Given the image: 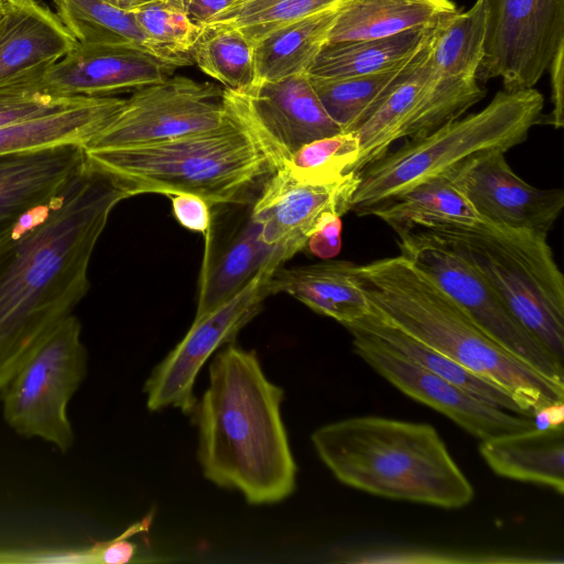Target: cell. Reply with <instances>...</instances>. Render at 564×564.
Returning <instances> with one entry per match:
<instances>
[{"mask_svg": "<svg viewBox=\"0 0 564 564\" xmlns=\"http://www.w3.org/2000/svg\"><path fill=\"white\" fill-rule=\"evenodd\" d=\"M351 272L371 307L411 336L508 391L529 416L564 401V387L492 340L403 256L354 263Z\"/></svg>", "mask_w": 564, "mask_h": 564, "instance_id": "3", "label": "cell"}, {"mask_svg": "<svg viewBox=\"0 0 564 564\" xmlns=\"http://www.w3.org/2000/svg\"><path fill=\"white\" fill-rule=\"evenodd\" d=\"M191 55L228 90L246 93L256 83L254 44L237 29L204 28Z\"/></svg>", "mask_w": 564, "mask_h": 564, "instance_id": "32", "label": "cell"}, {"mask_svg": "<svg viewBox=\"0 0 564 564\" xmlns=\"http://www.w3.org/2000/svg\"><path fill=\"white\" fill-rule=\"evenodd\" d=\"M455 11L452 0H343L327 43L378 39L427 28Z\"/></svg>", "mask_w": 564, "mask_h": 564, "instance_id": "25", "label": "cell"}, {"mask_svg": "<svg viewBox=\"0 0 564 564\" xmlns=\"http://www.w3.org/2000/svg\"><path fill=\"white\" fill-rule=\"evenodd\" d=\"M343 0H238L204 28L239 30L252 44L273 31L337 8Z\"/></svg>", "mask_w": 564, "mask_h": 564, "instance_id": "33", "label": "cell"}, {"mask_svg": "<svg viewBox=\"0 0 564 564\" xmlns=\"http://www.w3.org/2000/svg\"><path fill=\"white\" fill-rule=\"evenodd\" d=\"M82 326L70 314L34 348L1 399L7 423L25 437H40L67 451L74 442L67 405L79 388L87 355Z\"/></svg>", "mask_w": 564, "mask_h": 564, "instance_id": "8", "label": "cell"}, {"mask_svg": "<svg viewBox=\"0 0 564 564\" xmlns=\"http://www.w3.org/2000/svg\"><path fill=\"white\" fill-rule=\"evenodd\" d=\"M234 118L228 126L209 132L85 151L87 159L130 197L191 193L210 206L243 203L249 191L274 169L249 131Z\"/></svg>", "mask_w": 564, "mask_h": 564, "instance_id": "5", "label": "cell"}, {"mask_svg": "<svg viewBox=\"0 0 564 564\" xmlns=\"http://www.w3.org/2000/svg\"><path fill=\"white\" fill-rule=\"evenodd\" d=\"M77 41L37 0H4L0 19V86L44 70Z\"/></svg>", "mask_w": 564, "mask_h": 564, "instance_id": "20", "label": "cell"}, {"mask_svg": "<svg viewBox=\"0 0 564 564\" xmlns=\"http://www.w3.org/2000/svg\"><path fill=\"white\" fill-rule=\"evenodd\" d=\"M234 119L224 99V88L185 76H171L124 99L121 108L84 148L154 143L218 130Z\"/></svg>", "mask_w": 564, "mask_h": 564, "instance_id": "10", "label": "cell"}, {"mask_svg": "<svg viewBox=\"0 0 564 564\" xmlns=\"http://www.w3.org/2000/svg\"><path fill=\"white\" fill-rule=\"evenodd\" d=\"M341 216L336 213L325 214L311 234L306 247L321 258L330 259L340 250Z\"/></svg>", "mask_w": 564, "mask_h": 564, "instance_id": "40", "label": "cell"}, {"mask_svg": "<svg viewBox=\"0 0 564 564\" xmlns=\"http://www.w3.org/2000/svg\"><path fill=\"white\" fill-rule=\"evenodd\" d=\"M358 154V139L352 131H343L302 145L282 170L300 182L330 184L351 171Z\"/></svg>", "mask_w": 564, "mask_h": 564, "instance_id": "35", "label": "cell"}, {"mask_svg": "<svg viewBox=\"0 0 564 564\" xmlns=\"http://www.w3.org/2000/svg\"><path fill=\"white\" fill-rule=\"evenodd\" d=\"M345 328H356L371 334L400 355L477 398L509 412L529 416L508 391L470 372L447 356L411 336L373 307L366 316L346 325Z\"/></svg>", "mask_w": 564, "mask_h": 564, "instance_id": "26", "label": "cell"}, {"mask_svg": "<svg viewBox=\"0 0 564 564\" xmlns=\"http://www.w3.org/2000/svg\"><path fill=\"white\" fill-rule=\"evenodd\" d=\"M111 4L119 7L124 10H133L144 3L154 1V0H106Z\"/></svg>", "mask_w": 564, "mask_h": 564, "instance_id": "44", "label": "cell"}, {"mask_svg": "<svg viewBox=\"0 0 564 564\" xmlns=\"http://www.w3.org/2000/svg\"><path fill=\"white\" fill-rule=\"evenodd\" d=\"M3 4H4V0H0V19L2 15V11H3Z\"/></svg>", "mask_w": 564, "mask_h": 564, "instance_id": "45", "label": "cell"}, {"mask_svg": "<svg viewBox=\"0 0 564 564\" xmlns=\"http://www.w3.org/2000/svg\"><path fill=\"white\" fill-rule=\"evenodd\" d=\"M406 63L373 74L310 79L329 117L341 131H352Z\"/></svg>", "mask_w": 564, "mask_h": 564, "instance_id": "34", "label": "cell"}, {"mask_svg": "<svg viewBox=\"0 0 564 564\" xmlns=\"http://www.w3.org/2000/svg\"><path fill=\"white\" fill-rule=\"evenodd\" d=\"M311 440L334 477L354 489L443 509L474 499L471 482L431 424L354 416L319 426Z\"/></svg>", "mask_w": 564, "mask_h": 564, "instance_id": "4", "label": "cell"}, {"mask_svg": "<svg viewBox=\"0 0 564 564\" xmlns=\"http://www.w3.org/2000/svg\"><path fill=\"white\" fill-rule=\"evenodd\" d=\"M352 264L351 261L328 260L280 267L270 279L271 295L286 293L345 327L371 311L368 299L352 275Z\"/></svg>", "mask_w": 564, "mask_h": 564, "instance_id": "21", "label": "cell"}, {"mask_svg": "<svg viewBox=\"0 0 564 564\" xmlns=\"http://www.w3.org/2000/svg\"><path fill=\"white\" fill-rule=\"evenodd\" d=\"M337 8L284 25L254 43V85L307 72L327 43Z\"/></svg>", "mask_w": 564, "mask_h": 564, "instance_id": "28", "label": "cell"}, {"mask_svg": "<svg viewBox=\"0 0 564 564\" xmlns=\"http://www.w3.org/2000/svg\"><path fill=\"white\" fill-rule=\"evenodd\" d=\"M46 69L0 86V129L62 110L84 97L47 91L42 85Z\"/></svg>", "mask_w": 564, "mask_h": 564, "instance_id": "37", "label": "cell"}, {"mask_svg": "<svg viewBox=\"0 0 564 564\" xmlns=\"http://www.w3.org/2000/svg\"><path fill=\"white\" fill-rule=\"evenodd\" d=\"M534 427L547 429L564 425V401L536 410L532 414Z\"/></svg>", "mask_w": 564, "mask_h": 564, "instance_id": "43", "label": "cell"}, {"mask_svg": "<svg viewBox=\"0 0 564 564\" xmlns=\"http://www.w3.org/2000/svg\"><path fill=\"white\" fill-rule=\"evenodd\" d=\"M400 254L433 280L492 340L540 375L564 387V366L509 311L462 254L429 231L394 229Z\"/></svg>", "mask_w": 564, "mask_h": 564, "instance_id": "9", "label": "cell"}, {"mask_svg": "<svg viewBox=\"0 0 564 564\" xmlns=\"http://www.w3.org/2000/svg\"><path fill=\"white\" fill-rule=\"evenodd\" d=\"M238 0H184L189 20L203 26Z\"/></svg>", "mask_w": 564, "mask_h": 564, "instance_id": "42", "label": "cell"}, {"mask_svg": "<svg viewBox=\"0 0 564 564\" xmlns=\"http://www.w3.org/2000/svg\"><path fill=\"white\" fill-rule=\"evenodd\" d=\"M56 14L78 43L141 48L177 67L182 64L159 48L131 10L106 0H53Z\"/></svg>", "mask_w": 564, "mask_h": 564, "instance_id": "31", "label": "cell"}, {"mask_svg": "<svg viewBox=\"0 0 564 564\" xmlns=\"http://www.w3.org/2000/svg\"><path fill=\"white\" fill-rule=\"evenodd\" d=\"M127 198L87 159L0 239V398L34 348L86 295L95 246Z\"/></svg>", "mask_w": 564, "mask_h": 564, "instance_id": "1", "label": "cell"}, {"mask_svg": "<svg viewBox=\"0 0 564 564\" xmlns=\"http://www.w3.org/2000/svg\"><path fill=\"white\" fill-rule=\"evenodd\" d=\"M430 31L431 28L417 52L352 130L359 154L350 172H360L401 139H415L431 132L424 101L431 70Z\"/></svg>", "mask_w": 564, "mask_h": 564, "instance_id": "18", "label": "cell"}, {"mask_svg": "<svg viewBox=\"0 0 564 564\" xmlns=\"http://www.w3.org/2000/svg\"><path fill=\"white\" fill-rule=\"evenodd\" d=\"M176 68L138 47L77 42L44 72L42 85L58 96H109L163 82Z\"/></svg>", "mask_w": 564, "mask_h": 564, "instance_id": "17", "label": "cell"}, {"mask_svg": "<svg viewBox=\"0 0 564 564\" xmlns=\"http://www.w3.org/2000/svg\"><path fill=\"white\" fill-rule=\"evenodd\" d=\"M224 99L274 172L302 145L343 132L322 105L307 72L254 85L246 93L224 88Z\"/></svg>", "mask_w": 564, "mask_h": 564, "instance_id": "13", "label": "cell"}, {"mask_svg": "<svg viewBox=\"0 0 564 564\" xmlns=\"http://www.w3.org/2000/svg\"><path fill=\"white\" fill-rule=\"evenodd\" d=\"M285 261L279 250L261 240L259 228L249 220L217 259L204 269L195 317L235 295L263 269L280 268Z\"/></svg>", "mask_w": 564, "mask_h": 564, "instance_id": "27", "label": "cell"}, {"mask_svg": "<svg viewBox=\"0 0 564 564\" xmlns=\"http://www.w3.org/2000/svg\"><path fill=\"white\" fill-rule=\"evenodd\" d=\"M278 269H263L235 295L195 317L185 336L148 378L144 392L149 410L174 408L184 414L193 413L198 372L219 347L232 343L260 312L262 302L271 295L270 279Z\"/></svg>", "mask_w": 564, "mask_h": 564, "instance_id": "12", "label": "cell"}, {"mask_svg": "<svg viewBox=\"0 0 564 564\" xmlns=\"http://www.w3.org/2000/svg\"><path fill=\"white\" fill-rule=\"evenodd\" d=\"M487 1L476 0L465 12L455 11L431 26L430 79L445 88L478 86L477 70L484 55Z\"/></svg>", "mask_w": 564, "mask_h": 564, "instance_id": "23", "label": "cell"}, {"mask_svg": "<svg viewBox=\"0 0 564 564\" xmlns=\"http://www.w3.org/2000/svg\"><path fill=\"white\" fill-rule=\"evenodd\" d=\"M479 453L498 476L564 492V425L480 441Z\"/></svg>", "mask_w": 564, "mask_h": 564, "instance_id": "22", "label": "cell"}, {"mask_svg": "<svg viewBox=\"0 0 564 564\" xmlns=\"http://www.w3.org/2000/svg\"><path fill=\"white\" fill-rule=\"evenodd\" d=\"M87 162L79 143L0 155V239L30 210L57 193Z\"/></svg>", "mask_w": 564, "mask_h": 564, "instance_id": "19", "label": "cell"}, {"mask_svg": "<svg viewBox=\"0 0 564 564\" xmlns=\"http://www.w3.org/2000/svg\"><path fill=\"white\" fill-rule=\"evenodd\" d=\"M143 32L164 53L182 64L191 65L192 50L203 33L184 9V0H154L133 10Z\"/></svg>", "mask_w": 564, "mask_h": 564, "instance_id": "36", "label": "cell"}, {"mask_svg": "<svg viewBox=\"0 0 564 564\" xmlns=\"http://www.w3.org/2000/svg\"><path fill=\"white\" fill-rule=\"evenodd\" d=\"M417 227L469 261L513 316L564 361V276L547 234L487 221Z\"/></svg>", "mask_w": 564, "mask_h": 564, "instance_id": "7", "label": "cell"}, {"mask_svg": "<svg viewBox=\"0 0 564 564\" xmlns=\"http://www.w3.org/2000/svg\"><path fill=\"white\" fill-rule=\"evenodd\" d=\"M368 215L382 219L393 230L434 224L469 226L486 223L448 174L423 182L377 205Z\"/></svg>", "mask_w": 564, "mask_h": 564, "instance_id": "29", "label": "cell"}, {"mask_svg": "<svg viewBox=\"0 0 564 564\" xmlns=\"http://www.w3.org/2000/svg\"><path fill=\"white\" fill-rule=\"evenodd\" d=\"M505 153L495 150L471 156L448 176L486 221L547 234L564 207V191L527 183L509 166Z\"/></svg>", "mask_w": 564, "mask_h": 564, "instance_id": "15", "label": "cell"}, {"mask_svg": "<svg viewBox=\"0 0 564 564\" xmlns=\"http://www.w3.org/2000/svg\"><path fill=\"white\" fill-rule=\"evenodd\" d=\"M124 99L84 96L62 110L0 129V155L63 143L85 145L121 108Z\"/></svg>", "mask_w": 564, "mask_h": 564, "instance_id": "24", "label": "cell"}, {"mask_svg": "<svg viewBox=\"0 0 564 564\" xmlns=\"http://www.w3.org/2000/svg\"><path fill=\"white\" fill-rule=\"evenodd\" d=\"M544 98L532 88L500 90L480 111L410 139L359 172L350 210L367 216L377 205L434 177L451 173L471 156L507 152L524 142L543 117Z\"/></svg>", "mask_w": 564, "mask_h": 564, "instance_id": "6", "label": "cell"}, {"mask_svg": "<svg viewBox=\"0 0 564 564\" xmlns=\"http://www.w3.org/2000/svg\"><path fill=\"white\" fill-rule=\"evenodd\" d=\"M352 350L409 398L448 417L479 441L534 427L531 416L492 405L432 373L366 332L349 328Z\"/></svg>", "mask_w": 564, "mask_h": 564, "instance_id": "14", "label": "cell"}, {"mask_svg": "<svg viewBox=\"0 0 564 564\" xmlns=\"http://www.w3.org/2000/svg\"><path fill=\"white\" fill-rule=\"evenodd\" d=\"M283 399L256 351L230 343L215 355L192 413L205 478L252 505L275 503L294 491L297 467L281 416Z\"/></svg>", "mask_w": 564, "mask_h": 564, "instance_id": "2", "label": "cell"}, {"mask_svg": "<svg viewBox=\"0 0 564 564\" xmlns=\"http://www.w3.org/2000/svg\"><path fill=\"white\" fill-rule=\"evenodd\" d=\"M547 69L551 74L552 110L543 115L541 123L558 129L564 126V44L558 47Z\"/></svg>", "mask_w": 564, "mask_h": 564, "instance_id": "41", "label": "cell"}, {"mask_svg": "<svg viewBox=\"0 0 564 564\" xmlns=\"http://www.w3.org/2000/svg\"><path fill=\"white\" fill-rule=\"evenodd\" d=\"M358 182L359 172H348L330 184H312L294 180L284 170L275 171L265 180L250 220L261 240L289 260L306 247L325 214L343 216L350 210Z\"/></svg>", "mask_w": 564, "mask_h": 564, "instance_id": "16", "label": "cell"}, {"mask_svg": "<svg viewBox=\"0 0 564 564\" xmlns=\"http://www.w3.org/2000/svg\"><path fill=\"white\" fill-rule=\"evenodd\" d=\"M0 563H79L100 564L99 543L78 550L13 549L0 550Z\"/></svg>", "mask_w": 564, "mask_h": 564, "instance_id": "38", "label": "cell"}, {"mask_svg": "<svg viewBox=\"0 0 564 564\" xmlns=\"http://www.w3.org/2000/svg\"><path fill=\"white\" fill-rule=\"evenodd\" d=\"M177 221L188 230L206 235L210 227V205L203 197L181 193L169 196Z\"/></svg>", "mask_w": 564, "mask_h": 564, "instance_id": "39", "label": "cell"}, {"mask_svg": "<svg viewBox=\"0 0 564 564\" xmlns=\"http://www.w3.org/2000/svg\"><path fill=\"white\" fill-rule=\"evenodd\" d=\"M431 26L378 39L326 43L307 73L317 77H350L394 68L417 52Z\"/></svg>", "mask_w": 564, "mask_h": 564, "instance_id": "30", "label": "cell"}, {"mask_svg": "<svg viewBox=\"0 0 564 564\" xmlns=\"http://www.w3.org/2000/svg\"><path fill=\"white\" fill-rule=\"evenodd\" d=\"M487 25L477 80L505 90L534 87L564 44V0H486Z\"/></svg>", "mask_w": 564, "mask_h": 564, "instance_id": "11", "label": "cell"}]
</instances>
